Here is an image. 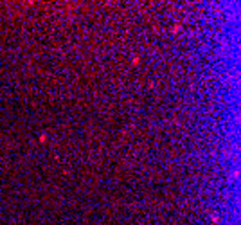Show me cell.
<instances>
[{
	"instance_id": "obj_1",
	"label": "cell",
	"mask_w": 241,
	"mask_h": 225,
	"mask_svg": "<svg viewBox=\"0 0 241 225\" xmlns=\"http://www.w3.org/2000/svg\"><path fill=\"white\" fill-rule=\"evenodd\" d=\"M47 141V135H40V142H45Z\"/></svg>"
}]
</instances>
